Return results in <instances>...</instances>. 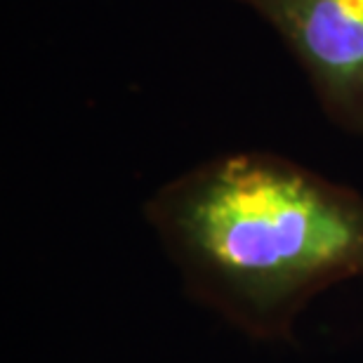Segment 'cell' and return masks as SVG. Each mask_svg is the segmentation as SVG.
Here are the masks:
<instances>
[{
    "instance_id": "7a4b0ae2",
    "label": "cell",
    "mask_w": 363,
    "mask_h": 363,
    "mask_svg": "<svg viewBox=\"0 0 363 363\" xmlns=\"http://www.w3.org/2000/svg\"><path fill=\"white\" fill-rule=\"evenodd\" d=\"M267 21L302 67L323 116L363 137V0H234Z\"/></svg>"
},
{
    "instance_id": "6da1fadb",
    "label": "cell",
    "mask_w": 363,
    "mask_h": 363,
    "mask_svg": "<svg viewBox=\"0 0 363 363\" xmlns=\"http://www.w3.org/2000/svg\"><path fill=\"white\" fill-rule=\"evenodd\" d=\"M142 217L184 293L255 342H290L314 297L363 279V194L272 151L179 172Z\"/></svg>"
}]
</instances>
